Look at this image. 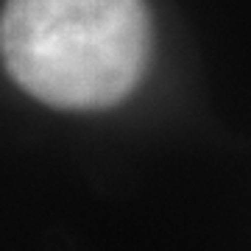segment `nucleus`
Returning a JSON list of instances; mask_svg holds the SVG:
<instances>
[{
	"mask_svg": "<svg viewBox=\"0 0 251 251\" xmlns=\"http://www.w3.org/2000/svg\"><path fill=\"white\" fill-rule=\"evenodd\" d=\"M148 53L145 0H6L3 6V64L48 106H115L140 84Z\"/></svg>",
	"mask_w": 251,
	"mask_h": 251,
	"instance_id": "1",
	"label": "nucleus"
}]
</instances>
